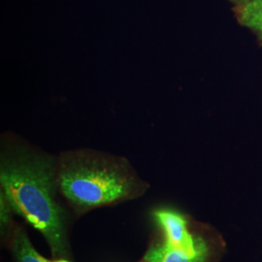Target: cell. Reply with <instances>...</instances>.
I'll return each instance as SVG.
<instances>
[{
	"mask_svg": "<svg viewBox=\"0 0 262 262\" xmlns=\"http://www.w3.org/2000/svg\"><path fill=\"white\" fill-rule=\"evenodd\" d=\"M57 159L13 134L1 141L0 183L14 212L44 236L53 258L69 257L66 212L57 201Z\"/></svg>",
	"mask_w": 262,
	"mask_h": 262,
	"instance_id": "1",
	"label": "cell"
},
{
	"mask_svg": "<svg viewBox=\"0 0 262 262\" xmlns=\"http://www.w3.org/2000/svg\"><path fill=\"white\" fill-rule=\"evenodd\" d=\"M209 247L205 240L197 236L188 245H173L165 240L150 247L144 256L146 262H205Z\"/></svg>",
	"mask_w": 262,
	"mask_h": 262,
	"instance_id": "3",
	"label": "cell"
},
{
	"mask_svg": "<svg viewBox=\"0 0 262 262\" xmlns=\"http://www.w3.org/2000/svg\"><path fill=\"white\" fill-rule=\"evenodd\" d=\"M56 179L61 193L81 212L133 199L148 187L126 159L88 149L62 152Z\"/></svg>",
	"mask_w": 262,
	"mask_h": 262,
	"instance_id": "2",
	"label": "cell"
},
{
	"mask_svg": "<svg viewBox=\"0 0 262 262\" xmlns=\"http://www.w3.org/2000/svg\"><path fill=\"white\" fill-rule=\"evenodd\" d=\"M14 209L11 206L8 199L4 195V193L0 192V227L2 238L6 237L9 232L12 220H13Z\"/></svg>",
	"mask_w": 262,
	"mask_h": 262,
	"instance_id": "7",
	"label": "cell"
},
{
	"mask_svg": "<svg viewBox=\"0 0 262 262\" xmlns=\"http://www.w3.org/2000/svg\"><path fill=\"white\" fill-rule=\"evenodd\" d=\"M11 249L17 262H70L66 258L50 260L42 256L32 246L25 229L19 226H16L13 230Z\"/></svg>",
	"mask_w": 262,
	"mask_h": 262,
	"instance_id": "6",
	"label": "cell"
},
{
	"mask_svg": "<svg viewBox=\"0 0 262 262\" xmlns=\"http://www.w3.org/2000/svg\"><path fill=\"white\" fill-rule=\"evenodd\" d=\"M142 262H146V261H145V260H143V261H142Z\"/></svg>",
	"mask_w": 262,
	"mask_h": 262,
	"instance_id": "8",
	"label": "cell"
},
{
	"mask_svg": "<svg viewBox=\"0 0 262 262\" xmlns=\"http://www.w3.org/2000/svg\"><path fill=\"white\" fill-rule=\"evenodd\" d=\"M155 217L166 242L181 246L191 244L196 239L197 236L190 233L186 219L177 212L159 210L155 213Z\"/></svg>",
	"mask_w": 262,
	"mask_h": 262,
	"instance_id": "4",
	"label": "cell"
},
{
	"mask_svg": "<svg viewBox=\"0 0 262 262\" xmlns=\"http://www.w3.org/2000/svg\"><path fill=\"white\" fill-rule=\"evenodd\" d=\"M237 21L262 44V0H228Z\"/></svg>",
	"mask_w": 262,
	"mask_h": 262,
	"instance_id": "5",
	"label": "cell"
}]
</instances>
